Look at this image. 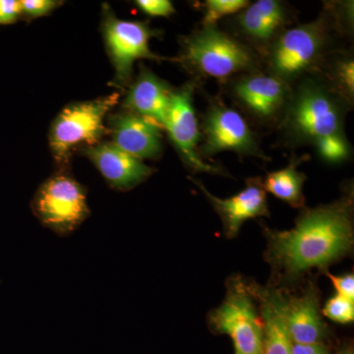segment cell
I'll return each instance as SVG.
<instances>
[{
    "mask_svg": "<svg viewBox=\"0 0 354 354\" xmlns=\"http://www.w3.org/2000/svg\"><path fill=\"white\" fill-rule=\"evenodd\" d=\"M203 144L198 153L209 158L225 151L265 160L255 134L239 111L216 102L203 118Z\"/></svg>",
    "mask_w": 354,
    "mask_h": 354,
    "instance_id": "9",
    "label": "cell"
},
{
    "mask_svg": "<svg viewBox=\"0 0 354 354\" xmlns=\"http://www.w3.org/2000/svg\"><path fill=\"white\" fill-rule=\"evenodd\" d=\"M328 276L332 281L333 286L337 290V295L346 298V299L354 300V276L353 274H344V276H333L328 272Z\"/></svg>",
    "mask_w": 354,
    "mask_h": 354,
    "instance_id": "27",
    "label": "cell"
},
{
    "mask_svg": "<svg viewBox=\"0 0 354 354\" xmlns=\"http://www.w3.org/2000/svg\"><path fill=\"white\" fill-rule=\"evenodd\" d=\"M120 97V93H113L93 101L77 102L58 114L51 125L48 139L55 162L65 164L77 147L100 143L109 133L104 118L118 104Z\"/></svg>",
    "mask_w": 354,
    "mask_h": 354,
    "instance_id": "5",
    "label": "cell"
},
{
    "mask_svg": "<svg viewBox=\"0 0 354 354\" xmlns=\"http://www.w3.org/2000/svg\"><path fill=\"white\" fill-rule=\"evenodd\" d=\"M323 314L335 322L341 324L353 322L354 302L341 295H335L326 304Z\"/></svg>",
    "mask_w": 354,
    "mask_h": 354,
    "instance_id": "23",
    "label": "cell"
},
{
    "mask_svg": "<svg viewBox=\"0 0 354 354\" xmlns=\"http://www.w3.org/2000/svg\"><path fill=\"white\" fill-rule=\"evenodd\" d=\"M32 209L44 227L62 236L75 232L90 215L85 188L65 171L41 184Z\"/></svg>",
    "mask_w": 354,
    "mask_h": 354,
    "instance_id": "6",
    "label": "cell"
},
{
    "mask_svg": "<svg viewBox=\"0 0 354 354\" xmlns=\"http://www.w3.org/2000/svg\"><path fill=\"white\" fill-rule=\"evenodd\" d=\"M281 313L286 330L293 344H320L326 326L319 314V298L310 290L299 297L286 300L281 295Z\"/></svg>",
    "mask_w": 354,
    "mask_h": 354,
    "instance_id": "17",
    "label": "cell"
},
{
    "mask_svg": "<svg viewBox=\"0 0 354 354\" xmlns=\"http://www.w3.org/2000/svg\"><path fill=\"white\" fill-rule=\"evenodd\" d=\"M22 16L17 0H0V25L13 24Z\"/></svg>",
    "mask_w": 354,
    "mask_h": 354,
    "instance_id": "26",
    "label": "cell"
},
{
    "mask_svg": "<svg viewBox=\"0 0 354 354\" xmlns=\"http://www.w3.org/2000/svg\"><path fill=\"white\" fill-rule=\"evenodd\" d=\"M236 22L242 35L268 50L277 37L285 31L288 7L279 0H259L241 10Z\"/></svg>",
    "mask_w": 354,
    "mask_h": 354,
    "instance_id": "15",
    "label": "cell"
},
{
    "mask_svg": "<svg viewBox=\"0 0 354 354\" xmlns=\"http://www.w3.org/2000/svg\"><path fill=\"white\" fill-rule=\"evenodd\" d=\"M327 82L306 79L291 91L281 129L295 143L313 144L344 133L346 104Z\"/></svg>",
    "mask_w": 354,
    "mask_h": 354,
    "instance_id": "2",
    "label": "cell"
},
{
    "mask_svg": "<svg viewBox=\"0 0 354 354\" xmlns=\"http://www.w3.org/2000/svg\"><path fill=\"white\" fill-rule=\"evenodd\" d=\"M109 127L111 143L133 157L143 160L162 153L164 128L150 118L127 111L111 115Z\"/></svg>",
    "mask_w": 354,
    "mask_h": 354,
    "instance_id": "12",
    "label": "cell"
},
{
    "mask_svg": "<svg viewBox=\"0 0 354 354\" xmlns=\"http://www.w3.org/2000/svg\"><path fill=\"white\" fill-rule=\"evenodd\" d=\"M82 153L116 190L132 189L153 174L152 167L120 150L111 142L83 147Z\"/></svg>",
    "mask_w": 354,
    "mask_h": 354,
    "instance_id": "14",
    "label": "cell"
},
{
    "mask_svg": "<svg viewBox=\"0 0 354 354\" xmlns=\"http://www.w3.org/2000/svg\"><path fill=\"white\" fill-rule=\"evenodd\" d=\"M20 3L23 17L27 19H36L50 15L64 2L57 0H22Z\"/></svg>",
    "mask_w": 354,
    "mask_h": 354,
    "instance_id": "24",
    "label": "cell"
},
{
    "mask_svg": "<svg viewBox=\"0 0 354 354\" xmlns=\"http://www.w3.org/2000/svg\"><path fill=\"white\" fill-rule=\"evenodd\" d=\"M102 30L115 72L113 85L116 87L125 88L131 83L133 65L136 60H162L149 46L150 39L157 36L158 32L147 23L120 19L104 4Z\"/></svg>",
    "mask_w": 354,
    "mask_h": 354,
    "instance_id": "8",
    "label": "cell"
},
{
    "mask_svg": "<svg viewBox=\"0 0 354 354\" xmlns=\"http://www.w3.org/2000/svg\"><path fill=\"white\" fill-rule=\"evenodd\" d=\"M220 216L223 232L230 239L239 234L246 221L257 216H269L267 194L260 178H249L243 190L227 199L214 196L200 181L192 179Z\"/></svg>",
    "mask_w": 354,
    "mask_h": 354,
    "instance_id": "13",
    "label": "cell"
},
{
    "mask_svg": "<svg viewBox=\"0 0 354 354\" xmlns=\"http://www.w3.org/2000/svg\"><path fill=\"white\" fill-rule=\"evenodd\" d=\"M354 62L348 55L337 57L330 67L329 85L348 104L353 101L354 94Z\"/></svg>",
    "mask_w": 354,
    "mask_h": 354,
    "instance_id": "20",
    "label": "cell"
},
{
    "mask_svg": "<svg viewBox=\"0 0 354 354\" xmlns=\"http://www.w3.org/2000/svg\"><path fill=\"white\" fill-rule=\"evenodd\" d=\"M304 160H291L285 169L270 172L266 177L263 187L266 192L272 193L274 196L290 204L293 208L304 206V184L306 176L297 169L298 165Z\"/></svg>",
    "mask_w": 354,
    "mask_h": 354,
    "instance_id": "19",
    "label": "cell"
},
{
    "mask_svg": "<svg viewBox=\"0 0 354 354\" xmlns=\"http://www.w3.org/2000/svg\"><path fill=\"white\" fill-rule=\"evenodd\" d=\"M327 349L322 344H291L290 354H326Z\"/></svg>",
    "mask_w": 354,
    "mask_h": 354,
    "instance_id": "28",
    "label": "cell"
},
{
    "mask_svg": "<svg viewBox=\"0 0 354 354\" xmlns=\"http://www.w3.org/2000/svg\"><path fill=\"white\" fill-rule=\"evenodd\" d=\"M177 62L200 75L227 80L234 74L252 72L257 57L252 48L216 25L203 26L183 39Z\"/></svg>",
    "mask_w": 354,
    "mask_h": 354,
    "instance_id": "3",
    "label": "cell"
},
{
    "mask_svg": "<svg viewBox=\"0 0 354 354\" xmlns=\"http://www.w3.org/2000/svg\"><path fill=\"white\" fill-rule=\"evenodd\" d=\"M315 147L320 157L333 164L344 162L351 155V145L344 133L320 140Z\"/></svg>",
    "mask_w": 354,
    "mask_h": 354,
    "instance_id": "22",
    "label": "cell"
},
{
    "mask_svg": "<svg viewBox=\"0 0 354 354\" xmlns=\"http://www.w3.org/2000/svg\"><path fill=\"white\" fill-rule=\"evenodd\" d=\"M250 2L247 0H207L203 4L204 17L203 26H215L216 21L225 16L243 10Z\"/></svg>",
    "mask_w": 354,
    "mask_h": 354,
    "instance_id": "21",
    "label": "cell"
},
{
    "mask_svg": "<svg viewBox=\"0 0 354 354\" xmlns=\"http://www.w3.org/2000/svg\"><path fill=\"white\" fill-rule=\"evenodd\" d=\"M253 293L260 299L264 327V354H290L292 342L281 313V295L263 290L258 291L257 295L254 291Z\"/></svg>",
    "mask_w": 354,
    "mask_h": 354,
    "instance_id": "18",
    "label": "cell"
},
{
    "mask_svg": "<svg viewBox=\"0 0 354 354\" xmlns=\"http://www.w3.org/2000/svg\"><path fill=\"white\" fill-rule=\"evenodd\" d=\"M174 88L141 65L140 73L129 86L123 108L150 118L164 128Z\"/></svg>",
    "mask_w": 354,
    "mask_h": 354,
    "instance_id": "16",
    "label": "cell"
},
{
    "mask_svg": "<svg viewBox=\"0 0 354 354\" xmlns=\"http://www.w3.org/2000/svg\"><path fill=\"white\" fill-rule=\"evenodd\" d=\"M135 4L142 12L153 17H169L176 13L172 2L169 0H137Z\"/></svg>",
    "mask_w": 354,
    "mask_h": 354,
    "instance_id": "25",
    "label": "cell"
},
{
    "mask_svg": "<svg viewBox=\"0 0 354 354\" xmlns=\"http://www.w3.org/2000/svg\"><path fill=\"white\" fill-rule=\"evenodd\" d=\"M232 92L239 106L262 122L279 118L291 94L290 84L271 73L242 76L232 85Z\"/></svg>",
    "mask_w": 354,
    "mask_h": 354,
    "instance_id": "11",
    "label": "cell"
},
{
    "mask_svg": "<svg viewBox=\"0 0 354 354\" xmlns=\"http://www.w3.org/2000/svg\"><path fill=\"white\" fill-rule=\"evenodd\" d=\"M341 354H351V353H342Z\"/></svg>",
    "mask_w": 354,
    "mask_h": 354,
    "instance_id": "29",
    "label": "cell"
},
{
    "mask_svg": "<svg viewBox=\"0 0 354 354\" xmlns=\"http://www.w3.org/2000/svg\"><path fill=\"white\" fill-rule=\"evenodd\" d=\"M329 28L321 17L281 32L267 50L270 73L290 84L318 68L327 51Z\"/></svg>",
    "mask_w": 354,
    "mask_h": 354,
    "instance_id": "4",
    "label": "cell"
},
{
    "mask_svg": "<svg viewBox=\"0 0 354 354\" xmlns=\"http://www.w3.org/2000/svg\"><path fill=\"white\" fill-rule=\"evenodd\" d=\"M353 197L305 209L295 227L267 230L266 259L281 278L295 279L344 257L353 244Z\"/></svg>",
    "mask_w": 354,
    "mask_h": 354,
    "instance_id": "1",
    "label": "cell"
},
{
    "mask_svg": "<svg viewBox=\"0 0 354 354\" xmlns=\"http://www.w3.org/2000/svg\"><path fill=\"white\" fill-rule=\"evenodd\" d=\"M252 291L239 279H232L227 297L209 316L211 327L230 335L234 354H264V327L256 311Z\"/></svg>",
    "mask_w": 354,
    "mask_h": 354,
    "instance_id": "7",
    "label": "cell"
},
{
    "mask_svg": "<svg viewBox=\"0 0 354 354\" xmlns=\"http://www.w3.org/2000/svg\"><path fill=\"white\" fill-rule=\"evenodd\" d=\"M193 94L194 85L192 83L174 90L164 129L169 133V138L186 165L196 171L221 174V169L218 167L203 162L198 153L201 133L193 104Z\"/></svg>",
    "mask_w": 354,
    "mask_h": 354,
    "instance_id": "10",
    "label": "cell"
}]
</instances>
